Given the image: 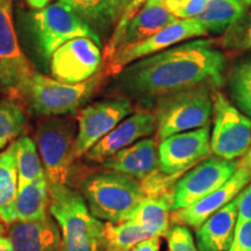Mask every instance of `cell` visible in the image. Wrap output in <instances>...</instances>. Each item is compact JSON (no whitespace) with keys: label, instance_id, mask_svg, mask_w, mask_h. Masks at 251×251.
Listing matches in <instances>:
<instances>
[{"label":"cell","instance_id":"1","mask_svg":"<svg viewBox=\"0 0 251 251\" xmlns=\"http://www.w3.org/2000/svg\"><path fill=\"white\" fill-rule=\"evenodd\" d=\"M227 57L213 39L185 41L157 54L137 59L109 81L113 96L152 111L159 99L200 84L221 87Z\"/></svg>","mask_w":251,"mask_h":251},{"label":"cell","instance_id":"2","mask_svg":"<svg viewBox=\"0 0 251 251\" xmlns=\"http://www.w3.org/2000/svg\"><path fill=\"white\" fill-rule=\"evenodd\" d=\"M14 23L21 49L43 74L49 72L54 52L68 41L86 36L102 43L67 0H56L41 9H18Z\"/></svg>","mask_w":251,"mask_h":251},{"label":"cell","instance_id":"3","mask_svg":"<svg viewBox=\"0 0 251 251\" xmlns=\"http://www.w3.org/2000/svg\"><path fill=\"white\" fill-rule=\"evenodd\" d=\"M49 213L61 229L63 251H107L105 224L90 212L83 194L49 185Z\"/></svg>","mask_w":251,"mask_h":251},{"label":"cell","instance_id":"4","mask_svg":"<svg viewBox=\"0 0 251 251\" xmlns=\"http://www.w3.org/2000/svg\"><path fill=\"white\" fill-rule=\"evenodd\" d=\"M90 212L100 221L121 224L146 199L141 180L114 171L90 176L81 184Z\"/></svg>","mask_w":251,"mask_h":251},{"label":"cell","instance_id":"5","mask_svg":"<svg viewBox=\"0 0 251 251\" xmlns=\"http://www.w3.org/2000/svg\"><path fill=\"white\" fill-rule=\"evenodd\" d=\"M102 79L103 72H98L83 83L67 84L36 72L25 84L17 99L26 103L34 117H64L80 108L101 85Z\"/></svg>","mask_w":251,"mask_h":251},{"label":"cell","instance_id":"6","mask_svg":"<svg viewBox=\"0 0 251 251\" xmlns=\"http://www.w3.org/2000/svg\"><path fill=\"white\" fill-rule=\"evenodd\" d=\"M216 91L212 84H200L159 99L152 108L157 140L209 125Z\"/></svg>","mask_w":251,"mask_h":251},{"label":"cell","instance_id":"7","mask_svg":"<svg viewBox=\"0 0 251 251\" xmlns=\"http://www.w3.org/2000/svg\"><path fill=\"white\" fill-rule=\"evenodd\" d=\"M77 131L76 121L69 115L43 118L37 125L35 144L49 185H67Z\"/></svg>","mask_w":251,"mask_h":251},{"label":"cell","instance_id":"8","mask_svg":"<svg viewBox=\"0 0 251 251\" xmlns=\"http://www.w3.org/2000/svg\"><path fill=\"white\" fill-rule=\"evenodd\" d=\"M251 147V119L238 111L228 97L216 91L213 109L211 149L214 156L235 161Z\"/></svg>","mask_w":251,"mask_h":251},{"label":"cell","instance_id":"9","mask_svg":"<svg viewBox=\"0 0 251 251\" xmlns=\"http://www.w3.org/2000/svg\"><path fill=\"white\" fill-rule=\"evenodd\" d=\"M13 17V0H0V89L18 98L37 71L21 49Z\"/></svg>","mask_w":251,"mask_h":251},{"label":"cell","instance_id":"10","mask_svg":"<svg viewBox=\"0 0 251 251\" xmlns=\"http://www.w3.org/2000/svg\"><path fill=\"white\" fill-rule=\"evenodd\" d=\"M241 161H228L221 157H207L193 169L185 172L172 188V212L193 205L214 192L231 178Z\"/></svg>","mask_w":251,"mask_h":251},{"label":"cell","instance_id":"11","mask_svg":"<svg viewBox=\"0 0 251 251\" xmlns=\"http://www.w3.org/2000/svg\"><path fill=\"white\" fill-rule=\"evenodd\" d=\"M133 113V102L121 97L99 100L86 106L78 117L75 159L83 157Z\"/></svg>","mask_w":251,"mask_h":251},{"label":"cell","instance_id":"12","mask_svg":"<svg viewBox=\"0 0 251 251\" xmlns=\"http://www.w3.org/2000/svg\"><path fill=\"white\" fill-rule=\"evenodd\" d=\"M211 152V125L171 135L158 144V170L168 176H183Z\"/></svg>","mask_w":251,"mask_h":251},{"label":"cell","instance_id":"13","mask_svg":"<svg viewBox=\"0 0 251 251\" xmlns=\"http://www.w3.org/2000/svg\"><path fill=\"white\" fill-rule=\"evenodd\" d=\"M102 65L100 46L91 37H76L56 50L49 72L54 79L67 84H79L98 74Z\"/></svg>","mask_w":251,"mask_h":251},{"label":"cell","instance_id":"14","mask_svg":"<svg viewBox=\"0 0 251 251\" xmlns=\"http://www.w3.org/2000/svg\"><path fill=\"white\" fill-rule=\"evenodd\" d=\"M206 35H208V33L197 18L178 19L175 23L166 26L164 29L139 45L115 52L114 56L105 63L106 75L114 76L125 67L137 59L157 54L176 45L183 43L185 41Z\"/></svg>","mask_w":251,"mask_h":251},{"label":"cell","instance_id":"15","mask_svg":"<svg viewBox=\"0 0 251 251\" xmlns=\"http://www.w3.org/2000/svg\"><path fill=\"white\" fill-rule=\"evenodd\" d=\"M250 180L251 172L248 166L241 161L240 166L236 172L231 176L230 179L226 181L214 192L198 200L193 205L179 209V211L172 212L171 221L175 225L186 226V227L194 229L201 227L207 219L211 218L222 207L233 201L238 196V193L250 183Z\"/></svg>","mask_w":251,"mask_h":251},{"label":"cell","instance_id":"16","mask_svg":"<svg viewBox=\"0 0 251 251\" xmlns=\"http://www.w3.org/2000/svg\"><path fill=\"white\" fill-rule=\"evenodd\" d=\"M178 20L166 8L164 0H149L131 19L120 37L105 47L103 61L108 62L115 52L139 45Z\"/></svg>","mask_w":251,"mask_h":251},{"label":"cell","instance_id":"17","mask_svg":"<svg viewBox=\"0 0 251 251\" xmlns=\"http://www.w3.org/2000/svg\"><path fill=\"white\" fill-rule=\"evenodd\" d=\"M156 127V119L152 112L142 109L133 113L100 140L84 157L87 162L102 163L120 150L150 136L155 133Z\"/></svg>","mask_w":251,"mask_h":251},{"label":"cell","instance_id":"18","mask_svg":"<svg viewBox=\"0 0 251 251\" xmlns=\"http://www.w3.org/2000/svg\"><path fill=\"white\" fill-rule=\"evenodd\" d=\"M7 237L14 251H63L61 229L52 215L9 225Z\"/></svg>","mask_w":251,"mask_h":251},{"label":"cell","instance_id":"19","mask_svg":"<svg viewBox=\"0 0 251 251\" xmlns=\"http://www.w3.org/2000/svg\"><path fill=\"white\" fill-rule=\"evenodd\" d=\"M108 171L143 180L158 169V146L155 139H142L108 157L102 163Z\"/></svg>","mask_w":251,"mask_h":251},{"label":"cell","instance_id":"20","mask_svg":"<svg viewBox=\"0 0 251 251\" xmlns=\"http://www.w3.org/2000/svg\"><path fill=\"white\" fill-rule=\"evenodd\" d=\"M236 225L237 205L234 199L197 229L198 250L228 251L233 244Z\"/></svg>","mask_w":251,"mask_h":251},{"label":"cell","instance_id":"21","mask_svg":"<svg viewBox=\"0 0 251 251\" xmlns=\"http://www.w3.org/2000/svg\"><path fill=\"white\" fill-rule=\"evenodd\" d=\"M81 20L92 29L99 39L112 35L121 14L115 0H67Z\"/></svg>","mask_w":251,"mask_h":251},{"label":"cell","instance_id":"22","mask_svg":"<svg viewBox=\"0 0 251 251\" xmlns=\"http://www.w3.org/2000/svg\"><path fill=\"white\" fill-rule=\"evenodd\" d=\"M172 193L143 199L127 221L141 226L152 236H166L170 230Z\"/></svg>","mask_w":251,"mask_h":251},{"label":"cell","instance_id":"23","mask_svg":"<svg viewBox=\"0 0 251 251\" xmlns=\"http://www.w3.org/2000/svg\"><path fill=\"white\" fill-rule=\"evenodd\" d=\"M19 191L17 144L12 142L0 152V220L11 225L17 221L15 200Z\"/></svg>","mask_w":251,"mask_h":251},{"label":"cell","instance_id":"24","mask_svg":"<svg viewBox=\"0 0 251 251\" xmlns=\"http://www.w3.org/2000/svg\"><path fill=\"white\" fill-rule=\"evenodd\" d=\"M49 183L47 178L19 187L15 200L17 221H33L49 214Z\"/></svg>","mask_w":251,"mask_h":251},{"label":"cell","instance_id":"25","mask_svg":"<svg viewBox=\"0 0 251 251\" xmlns=\"http://www.w3.org/2000/svg\"><path fill=\"white\" fill-rule=\"evenodd\" d=\"M246 9L238 0H209L197 19L208 34H224L242 17Z\"/></svg>","mask_w":251,"mask_h":251},{"label":"cell","instance_id":"26","mask_svg":"<svg viewBox=\"0 0 251 251\" xmlns=\"http://www.w3.org/2000/svg\"><path fill=\"white\" fill-rule=\"evenodd\" d=\"M228 99L251 119V52L238 59L227 78Z\"/></svg>","mask_w":251,"mask_h":251},{"label":"cell","instance_id":"27","mask_svg":"<svg viewBox=\"0 0 251 251\" xmlns=\"http://www.w3.org/2000/svg\"><path fill=\"white\" fill-rule=\"evenodd\" d=\"M15 144H17L19 187L41 178H47L35 142L27 135H23L15 141Z\"/></svg>","mask_w":251,"mask_h":251},{"label":"cell","instance_id":"28","mask_svg":"<svg viewBox=\"0 0 251 251\" xmlns=\"http://www.w3.org/2000/svg\"><path fill=\"white\" fill-rule=\"evenodd\" d=\"M27 118L24 107L15 98H6L0 101V150L14 142L24 133Z\"/></svg>","mask_w":251,"mask_h":251},{"label":"cell","instance_id":"29","mask_svg":"<svg viewBox=\"0 0 251 251\" xmlns=\"http://www.w3.org/2000/svg\"><path fill=\"white\" fill-rule=\"evenodd\" d=\"M149 237H152V235L134 222L105 224L106 244L112 251H130L134 246Z\"/></svg>","mask_w":251,"mask_h":251},{"label":"cell","instance_id":"30","mask_svg":"<svg viewBox=\"0 0 251 251\" xmlns=\"http://www.w3.org/2000/svg\"><path fill=\"white\" fill-rule=\"evenodd\" d=\"M221 46L231 51H251V6L222 34Z\"/></svg>","mask_w":251,"mask_h":251},{"label":"cell","instance_id":"31","mask_svg":"<svg viewBox=\"0 0 251 251\" xmlns=\"http://www.w3.org/2000/svg\"><path fill=\"white\" fill-rule=\"evenodd\" d=\"M209 0H164L166 8L177 19L197 18Z\"/></svg>","mask_w":251,"mask_h":251},{"label":"cell","instance_id":"32","mask_svg":"<svg viewBox=\"0 0 251 251\" xmlns=\"http://www.w3.org/2000/svg\"><path fill=\"white\" fill-rule=\"evenodd\" d=\"M170 251H199L194 242L192 233L186 226L175 225L166 234Z\"/></svg>","mask_w":251,"mask_h":251},{"label":"cell","instance_id":"33","mask_svg":"<svg viewBox=\"0 0 251 251\" xmlns=\"http://www.w3.org/2000/svg\"><path fill=\"white\" fill-rule=\"evenodd\" d=\"M149 0H129V2H128V5L126 6L124 13L121 15V19L120 21H119L117 27H115V29L113 30L111 37H109L107 45H112V43H114L115 41H117L120 35L122 34V31L125 30L126 26H127L128 23L133 19L135 15H136L137 12L140 11L141 8L143 7L144 5L148 2ZM106 45V46H107Z\"/></svg>","mask_w":251,"mask_h":251},{"label":"cell","instance_id":"34","mask_svg":"<svg viewBox=\"0 0 251 251\" xmlns=\"http://www.w3.org/2000/svg\"><path fill=\"white\" fill-rule=\"evenodd\" d=\"M228 251H251V220L236 225L233 244Z\"/></svg>","mask_w":251,"mask_h":251},{"label":"cell","instance_id":"35","mask_svg":"<svg viewBox=\"0 0 251 251\" xmlns=\"http://www.w3.org/2000/svg\"><path fill=\"white\" fill-rule=\"evenodd\" d=\"M237 205V224L251 220V184L235 198Z\"/></svg>","mask_w":251,"mask_h":251},{"label":"cell","instance_id":"36","mask_svg":"<svg viewBox=\"0 0 251 251\" xmlns=\"http://www.w3.org/2000/svg\"><path fill=\"white\" fill-rule=\"evenodd\" d=\"M159 249H161V237L152 236L141 241L131 248L130 251H159Z\"/></svg>","mask_w":251,"mask_h":251},{"label":"cell","instance_id":"37","mask_svg":"<svg viewBox=\"0 0 251 251\" xmlns=\"http://www.w3.org/2000/svg\"><path fill=\"white\" fill-rule=\"evenodd\" d=\"M27 2V5L33 9H41L46 7L47 5H49L52 0H25Z\"/></svg>","mask_w":251,"mask_h":251},{"label":"cell","instance_id":"38","mask_svg":"<svg viewBox=\"0 0 251 251\" xmlns=\"http://www.w3.org/2000/svg\"><path fill=\"white\" fill-rule=\"evenodd\" d=\"M0 251H14L11 241L8 240L7 236H4V235L0 236Z\"/></svg>","mask_w":251,"mask_h":251},{"label":"cell","instance_id":"39","mask_svg":"<svg viewBox=\"0 0 251 251\" xmlns=\"http://www.w3.org/2000/svg\"><path fill=\"white\" fill-rule=\"evenodd\" d=\"M242 162L248 166V169H249L250 172H251V147L249 148V150L247 151L246 155L243 156Z\"/></svg>","mask_w":251,"mask_h":251},{"label":"cell","instance_id":"40","mask_svg":"<svg viewBox=\"0 0 251 251\" xmlns=\"http://www.w3.org/2000/svg\"><path fill=\"white\" fill-rule=\"evenodd\" d=\"M115 2H117V5H118L119 12H120V14L122 15V13H124V11L126 8V6H127L128 2H129V0H115Z\"/></svg>","mask_w":251,"mask_h":251},{"label":"cell","instance_id":"41","mask_svg":"<svg viewBox=\"0 0 251 251\" xmlns=\"http://www.w3.org/2000/svg\"><path fill=\"white\" fill-rule=\"evenodd\" d=\"M238 1H240L243 6H246L247 8L250 7V6H251V0H238Z\"/></svg>","mask_w":251,"mask_h":251},{"label":"cell","instance_id":"42","mask_svg":"<svg viewBox=\"0 0 251 251\" xmlns=\"http://www.w3.org/2000/svg\"><path fill=\"white\" fill-rule=\"evenodd\" d=\"M2 231H4V228H2V224H1V220H0V236L2 235Z\"/></svg>","mask_w":251,"mask_h":251}]
</instances>
